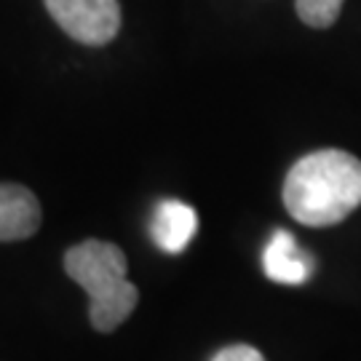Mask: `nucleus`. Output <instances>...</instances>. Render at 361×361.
Listing matches in <instances>:
<instances>
[{
  "label": "nucleus",
  "instance_id": "1",
  "mask_svg": "<svg viewBox=\"0 0 361 361\" xmlns=\"http://www.w3.org/2000/svg\"><path fill=\"white\" fill-rule=\"evenodd\" d=\"M286 212L308 225L329 228L361 207V161L345 150H316L289 169Z\"/></svg>",
  "mask_w": 361,
  "mask_h": 361
},
{
  "label": "nucleus",
  "instance_id": "2",
  "mask_svg": "<svg viewBox=\"0 0 361 361\" xmlns=\"http://www.w3.org/2000/svg\"><path fill=\"white\" fill-rule=\"evenodd\" d=\"M67 276L91 297L89 319L97 332H113L137 308L140 292L126 279V255L110 241L89 238L65 255Z\"/></svg>",
  "mask_w": 361,
  "mask_h": 361
},
{
  "label": "nucleus",
  "instance_id": "3",
  "mask_svg": "<svg viewBox=\"0 0 361 361\" xmlns=\"http://www.w3.org/2000/svg\"><path fill=\"white\" fill-rule=\"evenodd\" d=\"M54 22L86 46H104L121 30L118 0H46Z\"/></svg>",
  "mask_w": 361,
  "mask_h": 361
},
{
  "label": "nucleus",
  "instance_id": "4",
  "mask_svg": "<svg viewBox=\"0 0 361 361\" xmlns=\"http://www.w3.org/2000/svg\"><path fill=\"white\" fill-rule=\"evenodd\" d=\"M262 271L276 284L300 286L313 276L316 259L310 257L305 249H300V244H297L295 235L289 231H276L271 235L268 246H265Z\"/></svg>",
  "mask_w": 361,
  "mask_h": 361
},
{
  "label": "nucleus",
  "instance_id": "5",
  "mask_svg": "<svg viewBox=\"0 0 361 361\" xmlns=\"http://www.w3.org/2000/svg\"><path fill=\"white\" fill-rule=\"evenodd\" d=\"M40 228V204L25 185H0V241H25Z\"/></svg>",
  "mask_w": 361,
  "mask_h": 361
},
{
  "label": "nucleus",
  "instance_id": "6",
  "mask_svg": "<svg viewBox=\"0 0 361 361\" xmlns=\"http://www.w3.org/2000/svg\"><path fill=\"white\" fill-rule=\"evenodd\" d=\"M198 231V214L193 207L182 204V201H161L150 219V235L158 249H164L166 255H180L193 241Z\"/></svg>",
  "mask_w": 361,
  "mask_h": 361
},
{
  "label": "nucleus",
  "instance_id": "7",
  "mask_svg": "<svg viewBox=\"0 0 361 361\" xmlns=\"http://www.w3.org/2000/svg\"><path fill=\"white\" fill-rule=\"evenodd\" d=\"M295 8L297 16L308 27L324 30L337 22V16L343 11V0H297Z\"/></svg>",
  "mask_w": 361,
  "mask_h": 361
},
{
  "label": "nucleus",
  "instance_id": "8",
  "mask_svg": "<svg viewBox=\"0 0 361 361\" xmlns=\"http://www.w3.org/2000/svg\"><path fill=\"white\" fill-rule=\"evenodd\" d=\"M212 361H265V356L252 345H228L222 348Z\"/></svg>",
  "mask_w": 361,
  "mask_h": 361
}]
</instances>
